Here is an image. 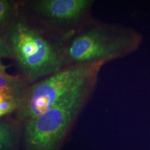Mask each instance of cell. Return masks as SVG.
Masks as SVG:
<instances>
[{
	"label": "cell",
	"instance_id": "3957f363",
	"mask_svg": "<svg viewBox=\"0 0 150 150\" xmlns=\"http://www.w3.org/2000/svg\"><path fill=\"white\" fill-rule=\"evenodd\" d=\"M104 65L100 61L67 65L35 83L18 99L19 119L26 122L42 115L81 84L98 76Z\"/></svg>",
	"mask_w": 150,
	"mask_h": 150
},
{
	"label": "cell",
	"instance_id": "52a82bcc",
	"mask_svg": "<svg viewBox=\"0 0 150 150\" xmlns=\"http://www.w3.org/2000/svg\"><path fill=\"white\" fill-rule=\"evenodd\" d=\"M15 134L8 125L0 124V143L14 146Z\"/></svg>",
	"mask_w": 150,
	"mask_h": 150
},
{
	"label": "cell",
	"instance_id": "7a4b0ae2",
	"mask_svg": "<svg viewBox=\"0 0 150 150\" xmlns=\"http://www.w3.org/2000/svg\"><path fill=\"white\" fill-rule=\"evenodd\" d=\"M98 76L89 79L42 115L26 122V149L59 150L89 100Z\"/></svg>",
	"mask_w": 150,
	"mask_h": 150
},
{
	"label": "cell",
	"instance_id": "4fadbf2b",
	"mask_svg": "<svg viewBox=\"0 0 150 150\" xmlns=\"http://www.w3.org/2000/svg\"><path fill=\"white\" fill-rule=\"evenodd\" d=\"M1 116H2V115H1V112H0V117H1Z\"/></svg>",
	"mask_w": 150,
	"mask_h": 150
},
{
	"label": "cell",
	"instance_id": "7c38bea8",
	"mask_svg": "<svg viewBox=\"0 0 150 150\" xmlns=\"http://www.w3.org/2000/svg\"><path fill=\"white\" fill-rule=\"evenodd\" d=\"M6 68V67L0 63V72H5Z\"/></svg>",
	"mask_w": 150,
	"mask_h": 150
},
{
	"label": "cell",
	"instance_id": "277c9868",
	"mask_svg": "<svg viewBox=\"0 0 150 150\" xmlns=\"http://www.w3.org/2000/svg\"><path fill=\"white\" fill-rule=\"evenodd\" d=\"M8 40L18 64L30 80L50 76L67 66L66 42H52L24 22L18 21L12 24Z\"/></svg>",
	"mask_w": 150,
	"mask_h": 150
},
{
	"label": "cell",
	"instance_id": "6da1fadb",
	"mask_svg": "<svg viewBox=\"0 0 150 150\" xmlns=\"http://www.w3.org/2000/svg\"><path fill=\"white\" fill-rule=\"evenodd\" d=\"M142 40L143 35L134 28L93 20L66 41L67 66L100 61L106 64L134 53Z\"/></svg>",
	"mask_w": 150,
	"mask_h": 150
},
{
	"label": "cell",
	"instance_id": "8992f818",
	"mask_svg": "<svg viewBox=\"0 0 150 150\" xmlns=\"http://www.w3.org/2000/svg\"><path fill=\"white\" fill-rule=\"evenodd\" d=\"M24 87L22 80L18 76L10 75L6 72H0V93L16 97L22 93Z\"/></svg>",
	"mask_w": 150,
	"mask_h": 150
},
{
	"label": "cell",
	"instance_id": "5b68a950",
	"mask_svg": "<svg viewBox=\"0 0 150 150\" xmlns=\"http://www.w3.org/2000/svg\"><path fill=\"white\" fill-rule=\"evenodd\" d=\"M93 0H42L36 9L59 27L79 30L90 20Z\"/></svg>",
	"mask_w": 150,
	"mask_h": 150
},
{
	"label": "cell",
	"instance_id": "9c48e42d",
	"mask_svg": "<svg viewBox=\"0 0 150 150\" xmlns=\"http://www.w3.org/2000/svg\"><path fill=\"white\" fill-rule=\"evenodd\" d=\"M11 11V4L6 0H0V26L8 20Z\"/></svg>",
	"mask_w": 150,
	"mask_h": 150
},
{
	"label": "cell",
	"instance_id": "8fae6325",
	"mask_svg": "<svg viewBox=\"0 0 150 150\" xmlns=\"http://www.w3.org/2000/svg\"><path fill=\"white\" fill-rule=\"evenodd\" d=\"M0 150H13V146L0 143Z\"/></svg>",
	"mask_w": 150,
	"mask_h": 150
},
{
	"label": "cell",
	"instance_id": "30bf717a",
	"mask_svg": "<svg viewBox=\"0 0 150 150\" xmlns=\"http://www.w3.org/2000/svg\"><path fill=\"white\" fill-rule=\"evenodd\" d=\"M13 56L11 46L0 37V59L9 58Z\"/></svg>",
	"mask_w": 150,
	"mask_h": 150
},
{
	"label": "cell",
	"instance_id": "ba28073f",
	"mask_svg": "<svg viewBox=\"0 0 150 150\" xmlns=\"http://www.w3.org/2000/svg\"><path fill=\"white\" fill-rule=\"evenodd\" d=\"M18 99L10 95H6L0 104V112L2 115L10 113L18 107Z\"/></svg>",
	"mask_w": 150,
	"mask_h": 150
}]
</instances>
